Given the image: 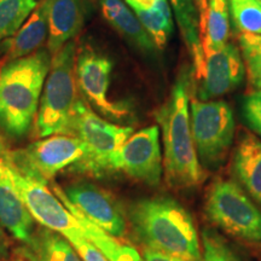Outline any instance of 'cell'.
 <instances>
[{"instance_id": "1", "label": "cell", "mask_w": 261, "mask_h": 261, "mask_svg": "<svg viewBox=\"0 0 261 261\" xmlns=\"http://www.w3.org/2000/svg\"><path fill=\"white\" fill-rule=\"evenodd\" d=\"M190 74L182 69L155 117L162 132L163 167L168 184L179 189L198 185L203 179L190 125Z\"/></svg>"}, {"instance_id": "2", "label": "cell", "mask_w": 261, "mask_h": 261, "mask_svg": "<svg viewBox=\"0 0 261 261\" xmlns=\"http://www.w3.org/2000/svg\"><path fill=\"white\" fill-rule=\"evenodd\" d=\"M128 217L133 232L145 248L184 261L200 260V240L194 219L175 200L152 197L136 201Z\"/></svg>"}, {"instance_id": "3", "label": "cell", "mask_w": 261, "mask_h": 261, "mask_svg": "<svg viewBox=\"0 0 261 261\" xmlns=\"http://www.w3.org/2000/svg\"><path fill=\"white\" fill-rule=\"evenodd\" d=\"M51 61L48 50L39 48L0 69V125L10 137L21 138L31 129Z\"/></svg>"}, {"instance_id": "4", "label": "cell", "mask_w": 261, "mask_h": 261, "mask_svg": "<svg viewBox=\"0 0 261 261\" xmlns=\"http://www.w3.org/2000/svg\"><path fill=\"white\" fill-rule=\"evenodd\" d=\"M77 89L76 47L74 41H69L52 56L35 120V132L39 137L69 136L79 102Z\"/></svg>"}, {"instance_id": "5", "label": "cell", "mask_w": 261, "mask_h": 261, "mask_svg": "<svg viewBox=\"0 0 261 261\" xmlns=\"http://www.w3.org/2000/svg\"><path fill=\"white\" fill-rule=\"evenodd\" d=\"M133 135L132 127L117 126L103 119L79 98L69 136L79 138L85 146V156L71 166L74 171L103 177L112 173L113 155Z\"/></svg>"}, {"instance_id": "6", "label": "cell", "mask_w": 261, "mask_h": 261, "mask_svg": "<svg viewBox=\"0 0 261 261\" xmlns=\"http://www.w3.org/2000/svg\"><path fill=\"white\" fill-rule=\"evenodd\" d=\"M207 218L242 242L261 244V211L236 181L218 179L208 188L204 201Z\"/></svg>"}, {"instance_id": "7", "label": "cell", "mask_w": 261, "mask_h": 261, "mask_svg": "<svg viewBox=\"0 0 261 261\" xmlns=\"http://www.w3.org/2000/svg\"><path fill=\"white\" fill-rule=\"evenodd\" d=\"M190 125L196 152L202 166L217 169L225 161L234 136V117L224 100L190 102Z\"/></svg>"}, {"instance_id": "8", "label": "cell", "mask_w": 261, "mask_h": 261, "mask_svg": "<svg viewBox=\"0 0 261 261\" xmlns=\"http://www.w3.org/2000/svg\"><path fill=\"white\" fill-rule=\"evenodd\" d=\"M6 161L9 163L10 175L16 190L34 220H37L42 227L56 231L65 238L85 233L74 214L70 213L54 191L48 190L46 181L15 167L8 158Z\"/></svg>"}, {"instance_id": "9", "label": "cell", "mask_w": 261, "mask_h": 261, "mask_svg": "<svg viewBox=\"0 0 261 261\" xmlns=\"http://www.w3.org/2000/svg\"><path fill=\"white\" fill-rule=\"evenodd\" d=\"M5 156L15 167L47 182L62 169L79 162L85 156V146L74 136L55 135Z\"/></svg>"}, {"instance_id": "10", "label": "cell", "mask_w": 261, "mask_h": 261, "mask_svg": "<svg viewBox=\"0 0 261 261\" xmlns=\"http://www.w3.org/2000/svg\"><path fill=\"white\" fill-rule=\"evenodd\" d=\"M113 171H122L130 178L155 187L161 181L163 158L159 126L133 133L112 159Z\"/></svg>"}, {"instance_id": "11", "label": "cell", "mask_w": 261, "mask_h": 261, "mask_svg": "<svg viewBox=\"0 0 261 261\" xmlns=\"http://www.w3.org/2000/svg\"><path fill=\"white\" fill-rule=\"evenodd\" d=\"M246 69L240 48L227 42L223 48L204 55L201 69L194 76L197 81L195 98L214 100L232 92L243 81Z\"/></svg>"}, {"instance_id": "12", "label": "cell", "mask_w": 261, "mask_h": 261, "mask_svg": "<svg viewBox=\"0 0 261 261\" xmlns=\"http://www.w3.org/2000/svg\"><path fill=\"white\" fill-rule=\"evenodd\" d=\"M112 71V61L90 48H84L76 57L77 87L84 96L106 116L121 120L128 115V110L109 98Z\"/></svg>"}, {"instance_id": "13", "label": "cell", "mask_w": 261, "mask_h": 261, "mask_svg": "<svg viewBox=\"0 0 261 261\" xmlns=\"http://www.w3.org/2000/svg\"><path fill=\"white\" fill-rule=\"evenodd\" d=\"M57 188L77 211L106 232L116 238L125 234V215L119 203L107 191L90 182H73L65 188L58 185Z\"/></svg>"}, {"instance_id": "14", "label": "cell", "mask_w": 261, "mask_h": 261, "mask_svg": "<svg viewBox=\"0 0 261 261\" xmlns=\"http://www.w3.org/2000/svg\"><path fill=\"white\" fill-rule=\"evenodd\" d=\"M0 225L22 243L34 233V218L16 190L4 154H0Z\"/></svg>"}, {"instance_id": "15", "label": "cell", "mask_w": 261, "mask_h": 261, "mask_svg": "<svg viewBox=\"0 0 261 261\" xmlns=\"http://www.w3.org/2000/svg\"><path fill=\"white\" fill-rule=\"evenodd\" d=\"M85 22L84 0H48L47 50L55 56L73 41Z\"/></svg>"}, {"instance_id": "16", "label": "cell", "mask_w": 261, "mask_h": 261, "mask_svg": "<svg viewBox=\"0 0 261 261\" xmlns=\"http://www.w3.org/2000/svg\"><path fill=\"white\" fill-rule=\"evenodd\" d=\"M48 37V0H40L29 17L12 37L2 40L0 51L8 61L38 51Z\"/></svg>"}, {"instance_id": "17", "label": "cell", "mask_w": 261, "mask_h": 261, "mask_svg": "<svg viewBox=\"0 0 261 261\" xmlns=\"http://www.w3.org/2000/svg\"><path fill=\"white\" fill-rule=\"evenodd\" d=\"M232 169L248 194L261 204V140L246 129L240 132Z\"/></svg>"}, {"instance_id": "18", "label": "cell", "mask_w": 261, "mask_h": 261, "mask_svg": "<svg viewBox=\"0 0 261 261\" xmlns=\"http://www.w3.org/2000/svg\"><path fill=\"white\" fill-rule=\"evenodd\" d=\"M17 253L27 261H83L63 234L46 227L34 231L31 240Z\"/></svg>"}, {"instance_id": "19", "label": "cell", "mask_w": 261, "mask_h": 261, "mask_svg": "<svg viewBox=\"0 0 261 261\" xmlns=\"http://www.w3.org/2000/svg\"><path fill=\"white\" fill-rule=\"evenodd\" d=\"M54 192L58 196V198L63 202L65 207L69 210L70 213L74 214V217L79 220V223L83 227L85 236L96 246L98 249L102 252L107 259L109 261H144L140 254L137 252L133 247L128 244L121 243L117 241L116 237L112 236L103 228L97 226L96 224L92 223L90 219H87L85 215L77 211L73 204L70 203L67 198L62 195V192L58 190L57 185H54Z\"/></svg>"}, {"instance_id": "20", "label": "cell", "mask_w": 261, "mask_h": 261, "mask_svg": "<svg viewBox=\"0 0 261 261\" xmlns=\"http://www.w3.org/2000/svg\"><path fill=\"white\" fill-rule=\"evenodd\" d=\"M103 16L127 40L144 52H152L155 44L139 18L122 0H100Z\"/></svg>"}, {"instance_id": "21", "label": "cell", "mask_w": 261, "mask_h": 261, "mask_svg": "<svg viewBox=\"0 0 261 261\" xmlns=\"http://www.w3.org/2000/svg\"><path fill=\"white\" fill-rule=\"evenodd\" d=\"M202 50L204 55L223 48L230 37V8L227 0H208L200 23Z\"/></svg>"}, {"instance_id": "22", "label": "cell", "mask_w": 261, "mask_h": 261, "mask_svg": "<svg viewBox=\"0 0 261 261\" xmlns=\"http://www.w3.org/2000/svg\"><path fill=\"white\" fill-rule=\"evenodd\" d=\"M135 12L155 46L165 47L173 31V18L168 0H161L154 9L136 10Z\"/></svg>"}, {"instance_id": "23", "label": "cell", "mask_w": 261, "mask_h": 261, "mask_svg": "<svg viewBox=\"0 0 261 261\" xmlns=\"http://www.w3.org/2000/svg\"><path fill=\"white\" fill-rule=\"evenodd\" d=\"M40 0H0V41L15 34Z\"/></svg>"}, {"instance_id": "24", "label": "cell", "mask_w": 261, "mask_h": 261, "mask_svg": "<svg viewBox=\"0 0 261 261\" xmlns=\"http://www.w3.org/2000/svg\"><path fill=\"white\" fill-rule=\"evenodd\" d=\"M234 28L242 34L261 35V4L257 0H227Z\"/></svg>"}, {"instance_id": "25", "label": "cell", "mask_w": 261, "mask_h": 261, "mask_svg": "<svg viewBox=\"0 0 261 261\" xmlns=\"http://www.w3.org/2000/svg\"><path fill=\"white\" fill-rule=\"evenodd\" d=\"M238 42L248 83L253 90H261V35L242 33Z\"/></svg>"}, {"instance_id": "26", "label": "cell", "mask_w": 261, "mask_h": 261, "mask_svg": "<svg viewBox=\"0 0 261 261\" xmlns=\"http://www.w3.org/2000/svg\"><path fill=\"white\" fill-rule=\"evenodd\" d=\"M203 254L198 261H240L232 248L213 230L205 228L202 233Z\"/></svg>"}, {"instance_id": "27", "label": "cell", "mask_w": 261, "mask_h": 261, "mask_svg": "<svg viewBox=\"0 0 261 261\" xmlns=\"http://www.w3.org/2000/svg\"><path fill=\"white\" fill-rule=\"evenodd\" d=\"M242 112L250 128L261 137V90H253L244 97Z\"/></svg>"}, {"instance_id": "28", "label": "cell", "mask_w": 261, "mask_h": 261, "mask_svg": "<svg viewBox=\"0 0 261 261\" xmlns=\"http://www.w3.org/2000/svg\"><path fill=\"white\" fill-rule=\"evenodd\" d=\"M67 240L75 248L83 261H109L89 238L85 236V233L75 234Z\"/></svg>"}, {"instance_id": "29", "label": "cell", "mask_w": 261, "mask_h": 261, "mask_svg": "<svg viewBox=\"0 0 261 261\" xmlns=\"http://www.w3.org/2000/svg\"><path fill=\"white\" fill-rule=\"evenodd\" d=\"M143 259L144 261H184L177 256H172L169 254L161 253L159 250L145 248L143 249Z\"/></svg>"}, {"instance_id": "30", "label": "cell", "mask_w": 261, "mask_h": 261, "mask_svg": "<svg viewBox=\"0 0 261 261\" xmlns=\"http://www.w3.org/2000/svg\"><path fill=\"white\" fill-rule=\"evenodd\" d=\"M125 2L129 8L133 9V11H136V10L154 9L161 0H125Z\"/></svg>"}, {"instance_id": "31", "label": "cell", "mask_w": 261, "mask_h": 261, "mask_svg": "<svg viewBox=\"0 0 261 261\" xmlns=\"http://www.w3.org/2000/svg\"><path fill=\"white\" fill-rule=\"evenodd\" d=\"M196 8L198 10V14H200V23L203 18V16L205 14V10H207V5H208V0H194Z\"/></svg>"}, {"instance_id": "32", "label": "cell", "mask_w": 261, "mask_h": 261, "mask_svg": "<svg viewBox=\"0 0 261 261\" xmlns=\"http://www.w3.org/2000/svg\"><path fill=\"white\" fill-rule=\"evenodd\" d=\"M10 261H27V260H24L23 257L18 256V257H14V259H12V260H10Z\"/></svg>"}, {"instance_id": "33", "label": "cell", "mask_w": 261, "mask_h": 261, "mask_svg": "<svg viewBox=\"0 0 261 261\" xmlns=\"http://www.w3.org/2000/svg\"><path fill=\"white\" fill-rule=\"evenodd\" d=\"M0 243H2V232H0Z\"/></svg>"}, {"instance_id": "34", "label": "cell", "mask_w": 261, "mask_h": 261, "mask_svg": "<svg viewBox=\"0 0 261 261\" xmlns=\"http://www.w3.org/2000/svg\"><path fill=\"white\" fill-rule=\"evenodd\" d=\"M257 2H259V3H260V4H261V0H257Z\"/></svg>"}]
</instances>
